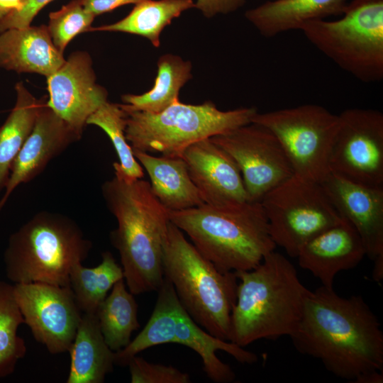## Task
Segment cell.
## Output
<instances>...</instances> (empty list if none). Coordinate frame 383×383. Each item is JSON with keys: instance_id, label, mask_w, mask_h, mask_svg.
Wrapping results in <instances>:
<instances>
[{"instance_id": "obj_28", "label": "cell", "mask_w": 383, "mask_h": 383, "mask_svg": "<svg viewBox=\"0 0 383 383\" xmlns=\"http://www.w3.org/2000/svg\"><path fill=\"white\" fill-rule=\"evenodd\" d=\"M101 257V263L94 267L79 262L70 272V286L82 313H96L115 283L124 278L122 267L111 252H104Z\"/></svg>"}, {"instance_id": "obj_19", "label": "cell", "mask_w": 383, "mask_h": 383, "mask_svg": "<svg viewBox=\"0 0 383 383\" xmlns=\"http://www.w3.org/2000/svg\"><path fill=\"white\" fill-rule=\"evenodd\" d=\"M366 255L362 240L353 226L341 217L338 223L306 243L296 258L322 285L333 287L335 276L356 267Z\"/></svg>"}, {"instance_id": "obj_29", "label": "cell", "mask_w": 383, "mask_h": 383, "mask_svg": "<svg viewBox=\"0 0 383 383\" xmlns=\"http://www.w3.org/2000/svg\"><path fill=\"white\" fill-rule=\"evenodd\" d=\"M126 116L120 104L106 101L88 118L87 124L99 127L109 137L119 160L113 164L115 175L133 181L142 179L144 172L126 137Z\"/></svg>"}, {"instance_id": "obj_5", "label": "cell", "mask_w": 383, "mask_h": 383, "mask_svg": "<svg viewBox=\"0 0 383 383\" xmlns=\"http://www.w3.org/2000/svg\"><path fill=\"white\" fill-rule=\"evenodd\" d=\"M164 277L191 317L212 335L230 341L238 279L204 257L170 221L163 248Z\"/></svg>"}, {"instance_id": "obj_34", "label": "cell", "mask_w": 383, "mask_h": 383, "mask_svg": "<svg viewBox=\"0 0 383 383\" xmlns=\"http://www.w3.org/2000/svg\"><path fill=\"white\" fill-rule=\"evenodd\" d=\"M245 0H196L195 8L207 18L227 14L238 9Z\"/></svg>"}, {"instance_id": "obj_10", "label": "cell", "mask_w": 383, "mask_h": 383, "mask_svg": "<svg viewBox=\"0 0 383 383\" xmlns=\"http://www.w3.org/2000/svg\"><path fill=\"white\" fill-rule=\"evenodd\" d=\"M252 122L276 136L294 174L321 183L331 174L329 159L340 125L338 115L310 104L257 112Z\"/></svg>"}, {"instance_id": "obj_8", "label": "cell", "mask_w": 383, "mask_h": 383, "mask_svg": "<svg viewBox=\"0 0 383 383\" xmlns=\"http://www.w3.org/2000/svg\"><path fill=\"white\" fill-rule=\"evenodd\" d=\"M121 108L127 115L125 133L133 150L173 157H182L197 141L252 123L257 112L255 107L225 111L211 101L194 105L179 100L159 113Z\"/></svg>"}, {"instance_id": "obj_7", "label": "cell", "mask_w": 383, "mask_h": 383, "mask_svg": "<svg viewBox=\"0 0 383 383\" xmlns=\"http://www.w3.org/2000/svg\"><path fill=\"white\" fill-rule=\"evenodd\" d=\"M157 292V300L148 321L126 347L114 353L115 365L127 366L133 357L149 348L178 343L199 355L203 370L212 382L230 383L235 380V373L229 365L218 357V350L227 353L242 364L257 361L255 353L212 335L196 323L179 301L171 282L165 277Z\"/></svg>"}, {"instance_id": "obj_12", "label": "cell", "mask_w": 383, "mask_h": 383, "mask_svg": "<svg viewBox=\"0 0 383 383\" xmlns=\"http://www.w3.org/2000/svg\"><path fill=\"white\" fill-rule=\"evenodd\" d=\"M329 159L331 174L383 187V114L370 109L342 111Z\"/></svg>"}, {"instance_id": "obj_32", "label": "cell", "mask_w": 383, "mask_h": 383, "mask_svg": "<svg viewBox=\"0 0 383 383\" xmlns=\"http://www.w3.org/2000/svg\"><path fill=\"white\" fill-rule=\"evenodd\" d=\"M132 383H189V374L172 365L150 362L142 357H133L128 362Z\"/></svg>"}, {"instance_id": "obj_31", "label": "cell", "mask_w": 383, "mask_h": 383, "mask_svg": "<svg viewBox=\"0 0 383 383\" xmlns=\"http://www.w3.org/2000/svg\"><path fill=\"white\" fill-rule=\"evenodd\" d=\"M94 18L78 0H73L58 11L51 12L47 27L55 48L63 54L68 43L76 35L89 30Z\"/></svg>"}, {"instance_id": "obj_37", "label": "cell", "mask_w": 383, "mask_h": 383, "mask_svg": "<svg viewBox=\"0 0 383 383\" xmlns=\"http://www.w3.org/2000/svg\"><path fill=\"white\" fill-rule=\"evenodd\" d=\"M353 382L355 383H382L383 373L382 371H370L363 373L357 377Z\"/></svg>"}, {"instance_id": "obj_2", "label": "cell", "mask_w": 383, "mask_h": 383, "mask_svg": "<svg viewBox=\"0 0 383 383\" xmlns=\"http://www.w3.org/2000/svg\"><path fill=\"white\" fill-rule=\"evenodd\" d=\"M101 193L117 221L110 240L119 253L128 289L134 295L157 292L164 279L169 211L143 179L126 181L115 175L102 184Z\"/></svg>"}, {"instance_id": "obj_4", "label": "cell", "mask_w": 383, "mask_h": 383, "mask_svg": "<svg viewBox=\"0 0 383 383\" xmlns=\"http://www.w3.org/2000/svg\"><path fill=\"white\" fill-rule=\"evenodd\" d=\"M169 218L204 257L223 272L252 270L277 247L260 202L223 206L203 204L169 212Z\"/></svg>"}, {"instance_id": "obj_35", "label": "cell", "mask_w": 383, "mask_h": 383, "mask_svg": "<svg viewBox=\"0 0 383 383\" xmlns=\"http://www.w3.org/2000/svg\"><path fill=\"white\" fill-rule=\"evenodd\" d=\"M89 12L96 16L126 4H136L144 0H78Z\"/></svg>"}, {"instance_id": "obj_16", "label": "cell", "mask_w": 383, "mask_h": 383, "mask_svg": "<svg viewBox=\"0 0 383 383\" xmlns=\"http://www.w3.org/2000/svg\"><path fill=\"white\" fill-rule=\"evenodd\" d=\"M182 157L204 204L223 206L248 201L237 164L210 138L188 146Z\"/></svg>"}, {"instance_id": "obj_27", "label": "cell", "mask_w": 383, "mask_h": 383, "mask_svg": "<svg viewBox=\"0 0 383 383\" xmlns=\"http://www.w3.org/2000/svg\"><path fill=\"white\" fill-rule=\"evenodd\" d=\"M96 315L104 340L112 351L117 352L129 344L132 333L140 324L138 304L134 294L126 289L124 278L115 283L98 306Z\"/></svg>"}, {"instance_id": "obj_18", "label": "cell", "mask_w": 383, "mask_h": 383, "mask_svg": "<svg viewBox=\"0 0 383 383\" xmlns=\"http://www.w3.org/2000/svg\"><path fill=\"white\" fill-rule=\"evenodd\" d=\"M46 101L40 109L32 132L12 164L5 192L0 199V211L19 184L32 181L51 160L82 137L50 109Z\"/></svg>"}, {"instance_id": "obj_3", "label": "cell", "mask_w": 383, "mask_h": 383, "mask_svg": "<svg viewBox=\"0 0 383 383\" xmlns=\"http://www.w3.org/2000/svg\"><path fill=\"white\" fill-rule=\"evenodd\" d=\"M238 284L230 341L245 348L260 339L290 335L310 292L293 264L273 250L255 268L235 272Z\"/></svg>"}, {"instance_id": "obj_9", "label": "cell", "mask_w": 383, "mask_h": 383, "mask_svg": "<svg viewBox=\"0 0 383 383\" xmlns=\"http://www.w3.org/2000/svg\"><path fill=\"white\" fill-rule=\"evenodd\" d=\"M335 21L307 22L306 38L340 69L365 83L383 79V0H353Z\"/></svg>"}, {"instance_id": "obj_15", "label": "cell", "mask_w": 383, "mask_h": 383, "mask_svg": "<svg viewBox=\"0 0 383 383\" xmlns=\"http://www.w3.org/2000/svg\"><path fill=\"white\" fill-rule=\"evenodd\" d=\"M47 106L79 134L88 118L107 101V91L96 82L89 55L76 52L47 77Z\"/></svg>"}, {"instance_id": "obj_24", "label": "cell", "mask_w": 383, "mask_h": 383, "mask_svg": "<svg viewBox=\"0 0 383 383\" xmlns=\"http://www.w3.org/2000/svg\"><path fill=\"white\" fill-rule=\"evenodd\" d=\"M16 101L0 126V192L8 182L12 164L34 127L40 108L47 101L37 99L22 82L15 86Z\"/></svg>"}, {"instance_id": "obj_22", "label": "cell", "mask_w": 383, "mask_h": 383, "mask_svg": "<svg viewBox=\"0 0 383 383\" xmlns=\"http://www.w3.org/2000/svg\"><path fill=\"white\" fill-rule=\"evenodd\" d=\"M133 152L150 177L152 192L169 212L204 204L182 157H155L137 150Z\"/></svg>"}, {"instance_id": "obj_17", "label": "cell", "mask_w": 383, "mask_h": 383, "mask_svg": "<svg viewBox=\"0 0 383 383\" xmlns=\"http://www.w3.org/2000/svg\"><path fill=\"white\" fill-rule=\"evenodd\" d=\"M339 215L356 229L366 255L383 257V187H370L330 174L321 182Z\"/></svg>"}, {"instance_id": "obj_26", "label": "cell", "mask_w": 383, "mask_h": 383, "mask_svg": "<svg viewBox=\"0 0 383 383\" xmlns=\"http://www.w3.org/2000/svg\"><path fill=\"white\" fill-rule=\"evenodd\" d=\"M192 64L172 54L162 55L152 88L140 95L124 94L121 107L128 110L159 113L176 101L181 88L192 78Z\"/></svg>"}, {"instance_id": "obj_23", "label": "cell", "mask_w": 383, "mask_h": 383, "mask_svg": "<svg viewBox=\"0 0 383 383\" xmlns=\"http://www.w3.org/2000/svg\"><path fill=\"white\" fill-rule=\"evenodd\" d=\"M67 383H102L113 370L114 353L106 343L96 313H83L68 351Z\"/></svg>"}, {"instance_id": "obj_25", "label": "cell", "mask_w": 383, "mask_h": 383, "mask_svg": "<svg viewBox=\"0 0 383 383\" xmlns=\"http://www.w3.org/2000/svg\"><path fill=\"white\" fill-rule=\"evenodd\" d=\"M195 8L193 0H144L135 4L123 18L109 25L90 28L88 31L123 32L148 39L156 48L160 35L172 21L184 11Z\"/></svg>"}, {"instance_id": "obj_30", "label": "cell", "mask_w": 383, "mask_h": 383, "mask_svg": "<svg viewBox=\"0 0 383 383\" xmlns=\"http://www.w3.org/2000/svg\"><path fill=\"white\" fill-rule=\"evenodd\" d=\"M23 323L13 284L0 281V379L12 374L26 353V343L17 333Z\"/></svg>"}, {"instance_id": "obj_14", "label": "cell", "mask_w": 383, "mask_h": 383, "mask_svg": "<svg viewBox=\"0 0 383 383\" xmlns=\"http://www.w3.org/2000/svg\"><path fill=\"white\" fill-rule=\"evenodd\" d=\"M13 291L24 323L35 340L52 354L68 352L83 313L71 287L21 283L14 284Z\"/></svg>"}, {"instance_id": "obj_20", "label": "cell", "mask_w": 383, "mask_h": 383, "mask_svg": "<svg viewBox=\"0 0 383 383\" xmlns=\"http://www.w3.org/2000/svg\"><path fill=\"white\" fill-rule=\"evenodd\" d=\"M47 26H29L0 33V67L49 77L65 62Z\"/></svg>"}, {"instance_id": "obj_11", "label": "cell", "mask_w": 383, "mask_h": 383, "mask_svg": "<svg viewBox=\"0 0 383 383\" xmlns=\"http://www.w3.org/2000/svg\"><path fill=\"white\" fill-rule=\"evenodd\" d=\"M260 204L272 240L292 257L341 219L321 183L296 174L270 191Z\"/></svg>"}, {"instance_id": "obj_1", "label": "cell", "mask_w": 383, "mask_h": 383, "mask_svg": "<svg viewBox=\"0 0 383 383\" xmlns=\"http://www.w3.org/2000/svg\"><path fill=\"white\" fill-rule=\"evenodd\" d=\"M289 337L300 353L319 360L338 377L353 382L383 370V332L362 296L343 297L323 285L310 290Z\"/></svg>"}, {"instance_id": "obj_6", "label": "cell", "mask_w": 383, "mask_h": 383, "mask_svg": "<svg viewBox=\"0 0 383 383\" xmlns=\"http://www.w3.org/2000/svg\"><path fill=\"white\" fill-rule=\"evenodd\" d=\"M91 246L70 218L39 212L10 235L4 256L6 276L14 284L69 287L72 267L87 258Z\"/></svg>"}, {"instance_id": "obj_33", "label": "cell", "mask_w": 383, "mask_h": 383, "mask_svg": "<svg viewBox=\"0 0 383 383\" xmlns=\"http://www.w3.org/2000/svg\"><path fill=\"white\" fill-rule=\"evenodd\" d=\"M52 0H22L20 10L8 14L0 21V33L11 28L30 26L35 16Z\"/></svg>"}, {"instance_id": "obj_13", "label": "cell", "mask_w": 383, "mask_h": 383, "mask_svg": "<svg viewBox=\"0 0 383 383\" xmlns=\"http://www.w3.org/2000/svg\"><path fill=\"white\" fill-rule=\"evenodd\" d=\"M210 139L237 164L248 201L260 202L270 191L294 175L279 141L260 124L252 122Z\"/></svg>"}, {"instance_id": "obj_21", "label": "cell", "mask_w": 383, "mask_h": 383, "mask_svg": "<svg viewBox=\"0 0 383 383\" xmlns=\"http://www.w3.org/2000/svg\"><path fill=\"white\" fill-rule=\"evenodd\" d=\"M348 0H271L250 9L245 18L265 38L301 30L307 22L341 15Z\"/></svg>"}, {"instance_id": "obj_36", "label": "cell", "mask_w": 383, "mask_h": 383, "mask_svg": "<svg viewBox=\"0 0 383 383\" xmlns=\"http://www.w3.org/2000/svg\"><path fill=\"white\" fill-rule=\"evenodd\" d=\"M22 0H0V21L11 12L20 10Z\"/></svg>"}]
</instances>
